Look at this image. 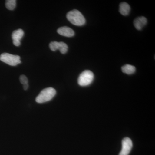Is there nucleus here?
<instances>
[{"label":"nucleus","instance_id":"f257e3e1","mask_svg":"<svg viewBox=\"0 0 155 155\" xmlns=\"http://www.w3.org/2000/svg\"><path fill=\"white\" fill-rule=\"evenodd\" d=\"M67 19L73 25L76 26H82L86 22L85 18L82 14L77 10L69 11L67 15Z\"/></svg>","mask_w":155,"mask_h":155},{"label":"nucleus","instance_id":"0eeeda50","mask_svg":"<svg viewBox=\"0 0 155 155\" xmlns=\"http://www.w3.org/2000/svg\"><path fill=\"white\" fill-rule=\"evenodd\" d=\"M147 23V19L144 17H137L134 21V24L137 29L141 30Z\"/></svg>","mask_w":155,"mask_h":155},{"label":"nucleus","instance_id":"20e7f679","mask_svg":"<svg viewBox=\"0 0 155 155\" xmlns=\"http://www.w3.org/2000/svg\"><path fill=\"white\" fill-rule=\"evenodd\" d=\"M0 60L11 66H16L21 63L20 57L16 55L11 54L9 53H4L0 56Z\"/></svg>","mask_w":155,"mask_h":155},{"label":"nucleus","instance_id":"dca6fc26","mask_svg":"<svg viewBox=\"0 0 155 155\" xmlns=\"http://www.w3.org/2000/svg\"><path fill=\"white\" fill-rule=\"evenodd\" d=\"M23 89L24 90H27L28 88V84H23Z\"/></svg>","mask_w":155,"mask_h":155},{"label":"nucleus","instance_id":"7ed1b4c3","mask_svg":"<svg viewBox=\"0 0 155 155\" xmlns=\"http://www.w3.org/2000/svg\"><path fill=\"white\" fill-rule=\"evenodd\" d=\"M94 78V73L90 70H86L81 73L78 79V83L81 86H88Z\"/></svg>","mask_w":155,"mask_h":155},{"label":"nucleus","instance_id":"2eb2a0df","mask_svg":"<svg viewBox=\"0 0 155 155\" xmlns=\"http://www.w3.org/2000/svg\"><path fill=\"white\" fill-rule=\"evenodd\" d=\"M13 44L14 45L17 47H19L21 45V42L20 41H13Z\"/></svg>","mask_w":155,"mask_h":155},{"label":"nucleus","instance_id":"6e6552de","mask_svg":"<svg viewBox=\"0 0 155 155\" xmlns=\"http://www.w3.org/2000/svg\"><path fill=\"white\" fill-rule=\"evenodd\" d=\"M119 12L123 16H127L130 11V7L127 3L122 2L119 5Z\"/></svg>","mask_w":155,"mask_h":155},{"label":"nucleus","instance_id":"423d86ee","mask_svg":"<svg viewBox=\"0 0 155 155\" xmlns=\"http://www.w3.org/2000/svg\"><path fill=\"white\" fill-rule=\"evenodd\" d=\"M58 33L62 36L67 37H72L75 35V32L72 28L67 26H63L58 28Z\"/></svg>","mask_w":155,"mask_h":155},{"label":"nucleus","instance_id":"9b49d317","mask_svg":"<svg viewBox=\"0 0 155 155\" xmlns=\"http://www.w3.org/2000/svg\"><path fill=\"white\" fill-rule=\"evenodd\" d=\"M5 6L6 8L10 11H13L16 8V0H8L6 1Z\"/></svg>","mask_w":155,"mask_h":155},{"label":"nucleus","instance_id":"39448f33","mask_svg":"<svg viewBox=\"0 0 155 155\" xmlns=\"http://www.w3.org/2000/svg\"><path fill=\"white\" fill-rule=\"evenodd\" d=\"M133 146L130 138L125 137L122 140V148L119 155H128Z\"/></svg>","mask_w":155,"mask_h":155},{"label":"nucleus","instance_id":"9d476101","mask_svg":"<svg viewBox=\"0 0 155 155\" xmlns=\"http://www.w3.org/2000/svg\"><path fill=\"white\" fill-rule=\"evenodd\" d=\"M122 71L123 73L127 75H131L135 72L136 68L135 67L129 64H126L122 67Z\"/></svg>","mask_w":155,"mask_h":155},{"label":"nucleus","instance_id":"ddd939ff","mask_svg":"<svg viewBox=\"0 0 155 155\" xmlns=\"http://www.w3.org/2000/svg\"><path fill=\"white\" fill-rule=\"evenodd\" d=\"M49 47L51 50L53 51H57L59 49V42L54 41L50 43Z\"/></svg>","mask_w":155,"mask_h":155},{"label":"nucleus","instance_id":"f8f14e48","mask_svg":"<svg viewBox=\"0 0 155 155\" xmlns=\"http://www.w3.org/2000/svg\"><path fill=\"white\" fill-rule=\"evenodd\" d=\"M68 45L63 42H59V50L61 54H65L68 51Z\"/></svg>","mask_w":155,"mask_h":155},{"label":"nucleus","instance_id":"4468645a","mask_svg":"<svg viewBox=\"0 0 155 155\" xmlns=\"http://www.w3.org/2000/svg\"><path fill=\"white\" fill-rule=\"evenodd\" d=\"M19 80H20V83L22 84H28V79L27 77L25 75H21L19 77Z\"/></svg>","mask_w":155,"mask_h":155},{"label":"nucleus","instance_id":"1a4fd4ad","mask_svg":"<svg viewBox=\"0 0 155 155\" xmlns=\"http://www.w3.org/2000/svg\"><path fill=\"white\" fill-rule=\"evenodd\" d=\"M24 31L22 29H18L14 31L12 34L13 41H20L24 35Z\"/></svg>","mask_w":155,"mask_h":155},{"label":"nucleus","instance_id":"f03ea898","mask_svg":"<svg viewBox=\"0 0 155 155\" xmlns=\"http://www.w3.org/2000/svg\"><path fill=\"white\" fill-rule=\"evenodd\" d=\"M56 94V91L53 87H47L42 90L38 95L36 97L35 101L37 103L47 102L52 99Z\"/></svg>","mask_w":155,"mask_h":155}]
</instances>
